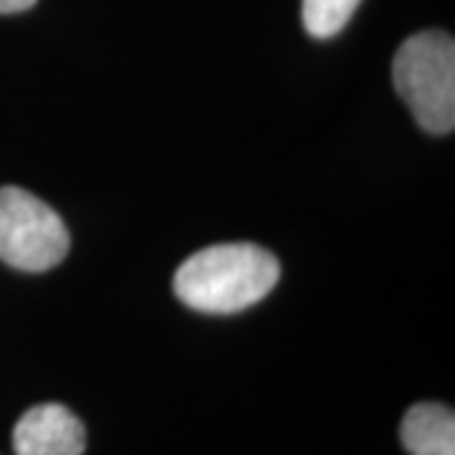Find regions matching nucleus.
<instances>
[{"label": "nucleus", "instance_id": "2", "mask_svg": "<svg viewBox=\"0 0 455 455\" xmlns=\"http://www.w3.org/2000/svg\"><path fill=\"white\" fill-rule=\"evenodd\" d=\"M392 79L425 132H453L455 44L451 33L423 31L410 36L395 53Z\"/></svg>", "mask_w": 455, "mask_h": 455}, {"label": "nucleus", "instance_id": "4", "mask_svg": "<svg viewBox=\"0 0 455 455\" xmlns=\"http://www.w3.org/2000/svg\"><path fill=\"white\" fill-rule=\"evenodd\" d=\"M86 433L82 420L64 405L31 407L13 430L16 455H84Z\"/></svg>", "mask_w": 455, "mask_h": 455}, {"label": "nucleus", "instance_id": "1", "mask_svg": "<svg viewBox=\"0 0 455 455\" xmlns=\"http://www.w3.org/2000/svg\"><path fill=\"white\" fill-rule=\"evenodd\" d=\"M281 276L274 253L253 243H220L203 248L175 274L182 304L205 314H235L268 296Z\"/></svg>", "mask_w": 455, "mask_h": 455}, {"label": "nucleus", "instance_id": "5", "mask_svg": "<svg viewBox=\"0 0 455 455\" xmlns=\"http://www.w3.org/2000/svg\"><path fill=\"white\" fill-rule=\"evenodd\" d=\"M400 438L410 455H455V415L451 407L420 403L403 418Z\"/></svg>", "mask_w": 455, "mask_h": 455}, {"label": "nucleus", "instance_id": "3", "mask_svg": "<svg viewBox=\"0 0 455 455\" xmlns=\"http://www.w3.org/2000/svg\"><path fill=\"white\" fill-rule=\"evenodd\" d=\"M68 253V230L56 211L28 190L0 188V260L18 271H49Z\"/></svg>", "mask_w": 455, "mask_h": 455}, {"label": "nucleus", "instance_id": "6", "mask_svg": "<svg viewBox=\"0 0 455 455\" xmlns=\"http://www.w3.org/2000/svg\"><path fill=\"white\" fill-rule=\"evenodd\" d=\"M362 0H304L301 20L314 38H331L349 23Z\"/></svg>", "mask_w": 455, "mask_h": 455}, {"label": "nucleus", "instance_id": "7", "mask_svg": "<svg viewBox=\"0 0 455 455\" xmlns=\"http://www.w3.org/2000/svg\"><path fill=\"white\" fill-rule=\"evenodd\" d=\"M36 0H0V13H20L28 11Z\"/></svg>", "mask_w": 455, "mask_h": 455}]
</instances>
